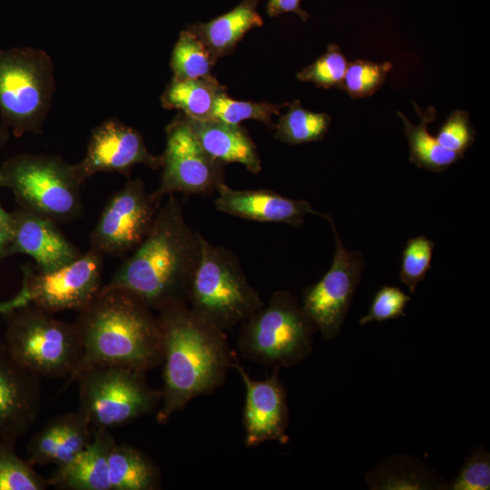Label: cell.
I'll list each match as a JSON object with an SVG mask.
<instances>
[{"label":"cell","instance_id":"37","mask_svg":"<svg viewBox=\"0 0 490 490\" xmlns=\"http://www.w3.org/2000/svg\"><path fill=\"white\" fill-rule=\"evenodd\" d=\"M301 0H268L267 13L270 16H277L285 13H294L306 22L309 15L300 6Z\"/></svg>","mask_w":490,"mask_h":490},{"label":"cell","instance_id":"32","mask_svg":"<svg viewBox=\"0 0 490 490\" xmlns=\"http://www.w3.org/2000/svg\"><path fill=\"white\" fill-rule=\"evenodd\" d=\"M348 65L339 47L332 44L321 56L299 72L297 78L318 87L339 89Z\"/></svg>","mask_w":490,"mask_h":490},{"label":"cell","instance_id":"34","mask_svg":"<svg viewBox=\"0 0 490 490\" xmlns=\"http://www.w3.org/2000/svg\"><path fill=\"white\" fill-rule=\"evenodd\" d=\"M437 142L446 150L464 155L473 145L475 131L471 123L468 112L456 110L440 127Z\"/></svg>","mask_w":490,"mask_h":490},{"label":"cell","instance_id":"38","mask_svg":"<svg viewBox=\"0 0 490 490\" xmlns=\"http://www.w3.org/2000/svg\"><path fill=\"white\" fill-rule=\"evenodd\" d=\"M11 231L9 223L0 221V261L6 258V250L10 243Z\"/></svg>","mask_w":490,"mask_h":490},{"label":"cell","instance_id":"2","mask_svg":"<svg viewBox=\"0 0 490 490\" xmlns=\"http://www.w3.org/2000/svg\"><path fill=\"white\" fill-rule=\"evenodd\" d=\"M163 386L156 421L166 424L193 398L220 387L233 368L236 353L225 331L196 315L187 305L159 311Z\"/></svg>","mask_w":490,"mask_h":490},{"label":"cell","instance_id":"4","mask_svg":"<svg viewBox=\"0 0 490 490\" xmlns=\"http://www.w3.org/2000/svg\"><path fill=\"white\" fill-rule=\"evenodd\" d=\"M317 330L298 299L288 290H278L240 323L237 344L242 357L250 361L289 368L311 354Z\"/></svg>","mask_w":490,"mask_h":490},{"label":"cell","instance_id":"25","mask_svg":"<svg viewBox=\"0 0 490 490\" xmlns=\"http://www.w3.org/2000/svg\"><path fill=\"white\" fill-rule=\"evenodd\" d=\"M212 75L195 79L172 77L161 96L162 107L176 109L187 118L193 120L211 119L217 96L226 92Z\"/></svg>","mask_w":490,"mask_h":490},{"label":"cell","instance_id":"13","mask_svg":"<svg viewBox=\"0 0 490 490\" xmlns=\"http://www.w3.org/2000/svg\"><path fill=\"white\" fill-rule=\"evenodd\" d=\"M160 204L142 179L129 180L104 206L91 233L90 248L117 257L132 251L150 231Z\"/></svg>","mask_w":490,"mask_h":490},{"label":"cell","instance_id":"24","mask_svg":"<svg viewBox=\"0 0 490 490\" xmlns=\"http://www.w3.org/2000/svg\"><path fill=\"white\" fill-rule=\"evenodd\" d=\"M413 104L420 120L417 125L413 124L401 112H397L408 141L409 161L433 172H443L458 162L463 155L446 150L429 133L428 124L436 119V109L432 106L422 109L416 103Z\"/></svg>","mask_w":490,"mask_h":490},{"label":"cell","instance_id":"35","mask_svg":"<svg viewBox=\"0 0 490 490\" xmlns=\"http://www.w3.org/2000/svg\"><path fill=\"white\" fill-rule=\"evenodd\" d=\"M490 488V456L483 447L475 449L466 460L457 476L445 489L488 490Z\"/></svg>","mask_w":490,"mask_h":490},{"label":"cell","instance_id":"30","mask_svg":"<svg viewBox=\"0 0 490 490\" xmlns=\"http://www.w3.org/2000/svg\"><path fill=\"white\" fill-rule=\"evenodd\" d=\"M288 104L236 101L223 92L214 102L211 119L230 124H240L244 120H256L269 128H274L272 116L279 115L280 110Z\"/></svg>","mask_w":490,"mask_h":490},{"label":"cell","instance_id":"1","mask_svg":"<svg viewBox=\"0 0 490 490\" xmlns=\"http://www.w3.org/2000/svg\"><path fill=\"white\" fill-rule=\"evenodd\" d=\"M201 239L185 220L180 201L170 194L146 237L103 288L129 290L158 312L187 305Z\"/></svg>","mask_w":490,"mask_h":490},{"label":"cell","instance_id":"16","mask_svg":"<svg viewBox=\"0 0 490 490\" xmlns=\"http://www.w3.org/2000/svg\"><path fill=\"white\" fill-rule=\"evenodd\" d=\"M41 377L20 367L0 343V441L15 445L35 422Z\"/></svg>","mask_w":490,"mask_h":490},{"label":"cell","instance_id":"18","mask_svg":"<svg viewBox=\"0 0 490 490\" xmlns=\"http://www.w3.org/2000/svg\"><path fill=\"white\" fill-rule=\"evenodd\" d=\"M216 192L217 211L250 220L299 227L309 214L323 217L308 201L287 198L271 190H235L224 182Z\"/></svg>","mask_w":490,"mask_h":490},{"label":"cell","instance_id":"10","mask_svg":"<svg viewBox=\"0 0 490 490\" xmlns=\"http://www.w3.org/2000/svg\"><path fill=\"white\" fill-rule=\"evenodd\" d=\"M103 255L90 248L72 262L44 271L34 265L22 268L20 290L0 302V314L32 305L48 313L81 311L100 292Z\"/></svg>","mask_w":490,"mask_h":490},{"label":"cell","instance_id":"21","mask_svg":"<svg viewBox=\"0 0 490 490\" xmlns=\"http://www.w3.org/2000/svg\"><path fill=\"white\" fill-rule=\"evenodd\" d=\"M185 119L196 140L211 157L224 164L240 163L251 173L260 172L256 146L242 126L216 119L193 120L186 116Z\"/></svg>","mask_w":490,"mask_h":490},{"label":"cell","instance_id":"6","mask_svg":"<svg viewBox=\"0 0 490 490\" xmlns=\"http://www.w3.org/2000/svg\"><path fill=\"white\" fill-rule=\"evenodd\" d=\"M263 304L239 259L202 237L187 306L206 322L226 331L249 318Z\"/></svg>","mask_w":490,"mask_h":490},{"label":"cell","instance_id":"36","mask_svg":"<svg viewBox=\"0 0 490 490\" xmlns=\"http://www.w3.org/2000/svg\"><path fill=\"white\" fill-rule=\"evenodd\" d=\"M410 296L395 286H383L375 294L368 312L359 318L364 326L371 322H382L405 316V308Z\"/></svg>","mask_w":490,"mask_h":490},{"label":"cell","instance_id":"39","mask_svg":"<svg viewBox=\"0 0 490 490\" xmlns=\"http://www.w3.org/2000/svg\"><path fill=\"white\" fill-rule=\"evenodd\" d=\"M9 139V130L0 122V147H2Z\"/></svg>","mask_w":490,"mask_h":490},{"label":"cell","instance_id":"11","mask_svg":"<svg viewBox=\"0 0 490 490\" xmlns=\"http://www.w3.org/2000/svg\"><path fill=\"white\" fill-rule=\"evenodd\" d=\"M166 144L162 156L159 187L151 193L161 202L164 196L211 195L224 183V163L211 157L193 135L185 116L180 113L166 127Z\"/></svg>","mask_w":490,"mask_h":490},{"label":"cell","instance_id":"20","mask_svg":"<svg viewBox=\"0 0 490 490\" xmlns=\"http://www.w3.org/2000/svg\"><path fill=\"white\" fill-rule=\"evenodd\" d=\"M115 440L109 430L93 428L90 444L46 478L60 490H111L108 456Z\"/></svg>","mask_w":490,"mask_h":490},{"label":"cell","instance_id":"5","mask_svg":"<svg viewBox=\"0 0 490 490\" xmlns=\"http://www.w3.org/2000/svg\"><path fill=\"white\" fill-rule=\"evenodd\" d=\"M3 315L6 321L3 343L20 367L40 377L72 376L82 357L74 323L61 321L32 305Z\"/></svg>","mask_w":490,"mask_h":490},{"label":"cell","instance_id":"14","mask_svg":"<svg viewBox=\"0 0 490 490\" xmlns=\"http://www.w3.org/2000/svg\"><path fill=\"white\" fill-rule=\"evenodd\" d=\"M136 164L158 170L162 156L149 152L140 132L110 118L92 131L84 157L74 165L79 181L83 183L98 172L127 175Z\"/></svg>","mask_w":490,"mask_h":490},{"label":"cell","instance_id":"19","mask_svg":"<svg viewBox=\"0 0 490 490\" xmlns=\"http://www.w3.org/2000/svg\"><path fill=\"white\" fill-rule=\"evenodd\" d=\"M93 436V428L80 410L59 415L31 437L27 460L33 466L64 465L90 444Z\"/></svg>","mask_w":490,"mask_h":490},{"label":"cell","instance_id":"3","mask_svg":"<svg viewBox=\"0 0 490 490\" xmlns=\"http://www.w3.org/2000/svg\"><path fill=\"white\" fill-rule=\"evenodd\" d=\"M74 323L82 357L65 387L96 365H118L147 372L162 363L158 317L129 290L102 287Z\"/></svg>","mask_w":490,"mask_h":490},{"label":"cell","instance_id":"15","mask_svg":"<svg viewBox=\"0 0 490 490\" xmlns=\"http://www.w3.org/2000/svg\"><path fill=\"white\" fill-rule=\"evenodd\" d=\"M233 368L239 373L245 389L243 426L248 447L269 441L286 444L289 423L287 391L279 378V368L263 380H254L240 364L237 355Z\"/></svg>","mask_w":490,"mask_h":490},{"label":"cell","instance_id":"12","mask_svg":"<svg viewBox=\"0 0 490 490\" xmlns=\"http://www.w3.org/2000/svg\"><path fill=\"white\" fill-rule=\"evenodd\" d=\"M335 236V252L329 270L316 283L306 288L300 303L304 312L314 321L322 338L336 337L346 318L365 266L359 250H347L332 217L323 214Z\"/></svg>","mask_w":490,"mask_h":490},{"label":"cell","instance_id":"26","mask_svg":"<svg viewBox=\"0 0 490 490\" xmlns=\"http://www.w3.org/2000/svg\"><path fill=\"white\" fill-rule=\"evenodd\" d=\"M288 106L274 125L276 140L293 145L318 142L326 136L331 121L328 113L309 111L298 100Z\"/></svg>","mask_w":490,"mask_h":490},{"label":"cell","instance_id":"29","mask_svg":"<svg viewBox=\"0 0 490 490\" xmlns=\"http://www.w3.org/2000/svg\"><path fill=\"white\" fill-rule=\"evenodd\" d=\"M15 446L0 441V490L46 489V478L37 474L27 459L16 455Z\"/></svg>","mask_w":490,"mask_h":490},{"label":"cell","instance_id":"22","mask_svg":"<svg viewBox=\"0 0 490 490\" xmlns=\"http://www.w3.org/2000/svg\"><path fill=\"white\" fill-rule=\"evenodd\" d=\"M260 0H242L233 9L207 23L186 26L210 52L213 61L230 54L251 29L260 27L263 20L257 11Z\"/></svg>","mask_w":490,"mask_h":490},{"label":"cell","instance_id":"27","mask_svg":"<svg viewBox=\"0 0 490 490\" xmlns=\"http://www.w3.org/2000/svg\"><path fill=\"white\" fill-rule=\"evenodd\" d=\"M421 464L409 458H391L380 464L369 473L367 481L375 489H427L446 485L441 480L435 481V474L421 475L426 470Z\"/></svg>","mask_w":490,"mask_h":490},{"label":"cell","instance_id":"28","mask_svg":"<svg viewBox=\"0 0 490 490\" xmlns=\"http://www.w3.org/2000/svg\"><path fill=\"white\" fill-rule=\"evenodd\" d=\"M213 61L201 40L185 29L172 49L170 65L174 78L195 79L211 75Z\"/></svg>","mask_w":490,"mask_h":490},{"label":"cell","instance_id":"9","mask_svg":"<svg viewBox=\"0 0 490 490\" xmlns=\"http://www.w3.org/2000/svg\"><path fill=\"white\" fill-rule=\"evenodd\" d=\"M146 371L118 365H96L79 383V410L96 429L109 430L156 413L162 391L152 387Z\"/></svg>","mask_w":490,"mask_h":490},{"label":"cell","instance_id":"40","mask_svg":"<svg viewBox=\"0 0 490 490\" xmlns=\"http://www.w3.org/2000/svg\"><path fill=\"white\" fill-rule=\"evenodd\" d=\"M10 213L5 211V209L0 204V221L9 223L10 221Z\"/></svg>","mask_w":490,"mask_h":490},{"label":"cell","instance_id":"17","mask_svg":"<svg viewBox=\"0 0 490 490\" xmlns=\"http://www.w3.org/2000/svg\"><path fill=\"white\" fill-rule=\"evenodd\" d=\"M10 214L11 239L6 257L26 254L39 270L49 271L82 255L52 219L21 207Z\"/></svg>","mask_w":490,"mask_h":490},{"label":"cell","instance_id":"8","mask_svg":"<svg viewBox=\"0 0 490 490\" xmlns=\"http://www.w3.org/2000/svg\"><path fill=\"white\" fill-rule=\"evenodd\" d=\"M54 73L43 50L0 49V116L15 136L42 132L55 90Z\"/></svg>","mask_w":490,"mask_h":490},{"label":"cell","instance_id":"23","mask_svg":"<svg viewBox=\"0 0 490 490\" xmlns=\"http://www.w3.org/2000/svg\"><path fill=\"white\" fill-rule=\"evenodd\" d=\"M111 490H158L161 472L143 452L115 441L108 456Z\"/></svg>","mask_w":490,"mask_h":490},{"label":"cell","instance_id":"7","mask_svg":"<svg viewBox=\"0 0 490 490\" xmlns=\"http://www.w3.org/2000/svg\"><path fill=\"white\" fill-rule=\"evenodd\" d=\"M82 184L74 165L54 155L18 154L0 167V188L9 189L19 207L55 222L80 216Z\"/></svg>","mask_w":490,"mask_h":490},{"label":"cell","instance_id":"31","mask_svg":"<svg viewBox=\"0 0 490 490\" xmlns=\"http://www.w3.org/2000/svg\"><path fill=\"white\" fill-rule=\"evenodd\" d=\"M392 67L389 62L356 60L348 63L339 90L352 99L371 96L383 85Z\"/></svg>","mask_w":490,"mask_h":490},{"label":"cell","instance_id":"33","mask_svg":"<svg viewBox=\"0 0 490 490\" xmlns=\"http://www.w3.org/2000/svg\"><path fill=\"white\" fill-rule=\"evenodd\" d=\"M434 248V241L423 235L407 240L402 251L399 278L411 293L430 270Z\"/></svg>","mask_w":490,"mask_h":490}]
</instances>
